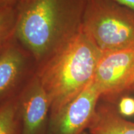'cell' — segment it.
I'll list each match as a JSON object with an SVG mask.
<instances>
[{"mask_svg":"<svg viewBox=\"0 0 134 134\" xmlns=\"http://www.w3.org/2000/svg\"><path fill=\"white\" fill-rule=\"evenodd\" d=\"M134 11V0H111Z\"/></svg>","mask_w":134,"mask_h":134,"instance_id":"4fadbf2b","label":"cell"},{"mask_svg":"<svg viewBox=\"0 0 134 134\" xmlns=\"http://www.w3.org/2000/svg\"><path fill=\"white\" fill-rule=\"evenodd\" d=\"M88 130L90 134H134V123L124 119L115 104L100 99Z\"/></svg>","mask_w":134,"mask_h":134,"instance_id":"ba28073f","label":"cell"},{"mask_svg":"<svg viewBox=\"0 0 134 134\" xmlns=\"http://www.w3.org/2000/svg\"><path fill=\"white\" fill-rule=\"evenodd\" d=\"M18 104L21 134H47L50 103L36 73L18 94Z\"/></svg>","mask_w":134,"mask_h":134,"instance_id":"52a82bcc","label":"cell"},{"mask_svg":"<svg viewBox=\"0 0 134 134\" xmlns=\"http://www.w3.org/2000/svg\"><path fill=\"white\" fill-rule=\"evenodd\" d=\"M119 113L122 116L134 115V99L129 96H123L117 103Z\"/></svg>","mask_w":134,"mask_h":134,"instance_id":"8fae6325","label":"cell"},{"mask_svg":"<svg viewBox=\"0 0 134 134\" xmlns=\"http://www.w3.org/2000/svg\"><path fill=\"white\" fill-rule=\"evenodd\" d=\"M18 95L0 106V134H21Z\"/></svg>","mask_w":134,"mask_h":134,"instance_id":"9c48e42d","label":"cell"},{"mask_svg":"<svg viewBox=\"0 0 134 134\" xmlns=\"http://www.w3.org/2000/svg\"><path fill=\"white\" fill-rule=\"evenodd\" d=\"M88 0H30L19 3L14 37L37 65L64 46L82 29Z\"/></svg>","mask_w":134,"mask_h":134,"instance_id":"6da1fadb","label":"cell"},{"mask_svg":"<svg viewBox=\"0 0 134 134\" xmlns=\"http://www.w3.org/2000/svg\"><path fill=\"white\" fill-rule=\"evenodd\" d=\"M6 43H5V44H6ZM5 44H3V45H0V53H1V50H2L3 48V47H4V46Z\"/></svg>","mask_w":134,"mask_h":134,"instance_id":"9a60e30c","label":"cell"},{"mask_svg":"<svg viewBox=\"0 0 134 134\" xmlns=\"http://www.w3.org/2000/svg\"><path fill=\"white\" fill-rule=\"evenodd\" d=\"M30 1V0H20L19 3H25V2H27V1Z\"/></svg>","mask_w":134,"mask_h":134,"instance_id":"5bb4252c","label":"cell"},{"mask_svg":"<svg viewBox=\"0 0 134 134\" xmlns=\"http://www.w3.org/2000/svg\"><path fill=\"white\" fill-rule=\"evenodd\" d=\"M17 16V8L0 10V45L5 44L14 37Z\"/></svg>","mask_w":134,"mask_h":134,"instance_id":"30bf717a","label":"cell"},{"mask_svg":"<svg viewBox=\"0 0 134 134\" xmlns=\"http://www.w3.org/2000/svg\"><path fill=\"white\" fill-rule=\"evenodd\" d=\"M93 82L100 99L117 104L134 84V49L103 52Z\"/></svg>","mask_w":134,"mask_h":134,"instance_id":"277c9868","label":"cell"},{"mask_svg":"<svg viewBox=\"0 0 134 134\" xmlns=\"http://www.w3.org/2000/svg\"><path fill=\"white\" fill-rule=\"evenodd\" d=\"M134 91V84H133V86H132V91Z\"/></svg>","mask_w":134,"mask_h":134,"instance_id":"e0dca14e","label":"cell"},{"mask_svg":"<svg viewBox=\"0 0 134 134\" xmlns=\"http://www.w3.org/2000/svg\"><path fill=\"white\" fill-rule=\"evenodd\" d=\"M93 80L76 98L50 115L47 134H81L93 121L100 100Z\"/></svg>","mask_w":134,"mask_h":134,"instance_id":"5b68a950","label":"cell"},{"mask_svg":"<svg viewBox=\"0 0 134 134\" xmlns=\"http://www.w3.org/2000/svg\"><path fill=\"white\" fill-rule=\"evenodd\" d=\"M32 57L14 37L0 53V106L18 96L35 71L30 69ZM35 61V60H34Z\"/></svg>","mask_w":134,"mask_h":134,"instance_id":"8992f818","label":"cell"},{"mask_svg":"<svg viewBox=\"0 0 134 134\" xmlns=\"http://www.w3.org/2000/svg\"><path fill=\"white\" fill-rule=\"evenodd\" d=\"M82 29L102 52L134 49V11L111 0H88Z\"/></svg>","mask_w":134,"mask_h":134,"instance_id":"3957f363","label":"cell"},{"mask_svg":"<svg viewBox=\"0 0 134 134\" xmlns=\"http://www.w3.org/2000/svg\"><path fill=\"white\" fill-rule=\"evenodd\" d=\"M103 52L81 29L71 41L37 66L35 73L50 100V115L58 112L91 83Z\"/></svg>","mask_w":134,"mask_h":134,"instance_id":"7a4b0ae2","label":"cell"},{"mask_svg":"<svg viewBox=\"0 0 134 134\" xmlns=\"http://www.w3.org/2000/svg\"><path fill=\"white\" fill-rule=\"evenodd\" d=\"M81 134H90V133H89V132H86V131H85V132H83V133H82Z\"/></svg>","mask_w":134,"mask_h":134,"instance_id":"2e32d148","label":"cell"},{"mask_svg":"<svg viewBox=\"0 0 134 134\" xmlns=\"http://www.w3.org/2000/svg\"><path fill=\"white\" fill-rule=\"evenodd\" d=\"M20 0H0V10L7 8H17Z\"/></svg>","mask_w":134,"mask_h":134,"instance_id":"7c38bea8","label":"cell"}]
</instances>
